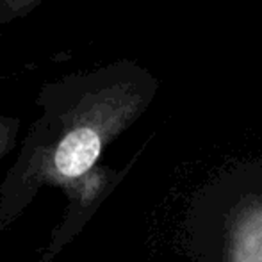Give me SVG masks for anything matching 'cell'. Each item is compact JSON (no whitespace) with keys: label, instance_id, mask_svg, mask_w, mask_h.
<instances>
[{"label":"cell","instance_id":"obj_1","mask_svg":"<svg viewBox=\"0 0 262 262\" xmlns=\"http://www.w3.org/2000/svg\"><path fill=\"white\" fill-rule=\"evenodd\" d=\"M100 189V177L95 175V171H90L88 175L72 180L61 187L66 196V209L52 230V237L41 252L38 262H52L64 250V246H68L75 239V235L98 205Z\"/></svg>","mask_w":262,"mask_h":262},{"label":"cell","instance_id":"obj_2","mask_svg":"<svg viewBox=\"0 0 262 262\" xmlns=\"http://www.w3.org/2000/svg\"><path fill=\"white\" fill-rule=\"evenodd\" d=\"M13 139H14V130L11 127V123L0 121V159L9 152V148L13 146Z\"/></svg>","mask_w":262,"mask_h":262}]
</instances>
